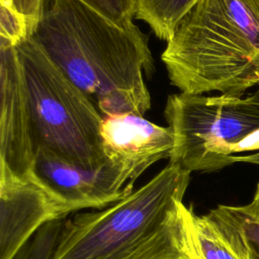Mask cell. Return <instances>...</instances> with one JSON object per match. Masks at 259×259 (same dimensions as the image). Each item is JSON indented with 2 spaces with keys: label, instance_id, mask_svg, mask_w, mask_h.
Segmentation results:
<instances>
[{
  "label": "cell",
  "instance_id": "cell-1",
  "mask_svg": "<svg viewBox=\"0 0 259 259\" xmlns=\"http://www.w3.org/2000/svg\"><path fill=\"white\" fill-rule=\"evenodd\" d=\"M31 36L102 117L150 109L144 70L153 59L135 23L120 26L81 0H50Z\"/></svg>",
  "mask_w": 259,
  "mask_h": 259
},
{
  "label": "cell",
  "instance_id": "cell-2",
  "mask_svg": "<svg viewBox=\"0 0 259 259\" xmlns=\"http://www.w3.org/2000/svg\"><path fill=\"white\" fill-rule=\"evenodd\" d=\"M190 172L169 162L116 202L65 219L51 259H189Z\"/></svg>",
  "mask_w": 259,
  "mask_h": 259
},
{
  "label": "cell",
  "instance_id": "cell-3",
  "mask_svg": "<svg viewBox=\"0 0 259 259\" xmlns=\"http://www.w3.org/2000/svg\"><path fill=\"white\" fill-rule=\"evenodd\" d=\"M161 60L181 93L245 96L259 85V0H197Z\"/></svg>",
  "mask_w": 259,
  "mask_h": 259
},
{
  "label": "cell",
  "instance_id": "cell-4",
  "mask_svg": "<svg viewBox=\"0 0 259 259\" xmlns=\"http://www.w3.org/2000/svg\"><path fill=\"white\" fill-rule=\"evenodd\" d=\"M29 107L35 151L47 149L87 169L106 163L102 116L88 97L29 36L16 46Z\"/></svg>",
  "mask_w": 259,
  "mask_h": 259
},
{
  "label": "cell",
  "instance_id": "cell-5",
  "mask_svg": "<svg viewBox=\"0 0 259 259\" xmlns=\"http://www.w3.org/2000/svg\"><path fill=\"white\" fill-rule=\"evenodd\" d=\"M164 116L175 136L169 162L190 173L218 171L234 164L239 145L259 131V85L243 97L172 94Z\"/></svg>",
  "mask_w": 259,
  "mask_h": 259
},
{
  "label": "cell",
  "instance_id": "cell-6",
  "mask_svg": "<svg viewBox=\"0 0 259 259\" xmlns=\"http://www.w3.org/2000/svg\"><path fill=\"white\" fill-rule=\"evenodd\" d=\"M32 172L66 215L106 207L134 190L133 184H128L121 172L108 162L99 168L87 169L44 148L35 151Z\"/></svg>",
  "mask_w": 259,
  "mask_h": 259
},
{
  "label": "cell",
  "instance_id": "cell-7",
  "mask_svg": "<svg viewBox=\"0 0 259 259\" xmlns=\"http://www.w3.org/2000/svg\"><path fill=\"white\" fill-rule=\"evenodd\" d=\"M0 176H32L35 148L16 47L0 39Z\"/></svg>",
  "mask_w": 259,
  "mask_h": 259
},
{
  "label": "cell",
  "instance_id": "cell-8",
  "mask_svg": "<svg viewBox=\"0 0 259 259\" xmlns=\"http://www.w3.org/2000/svg\"><path fill=\"white\" fill-rule=\"evenodd\" d=\"M100 137L106 162L133 185L154 163L170 159L175 145V136L169 126L158 125L131 112L103 116Z\"/></svg>",
  "mask_w": 259,
  "mask_h": 259
},
{
  "label": "cell",
  "instance_id": "cell-9",
  "mask_svg": "<svg viewBox=\"0 0 259 259\" xmlns=\"http://www.w3.org/2000/svg\"><path fill=\"white\" fill-rule=\"evenodd\" d=\"M66 217L33 174L0 176V259H13L42 226Z\"/></svg>",
  "mask_w": 259,
  "mask_h": 259
},
{
  "label": "cell",
  "instance_id": "cell-10",
  "mask_svg": "<svg viewBox=\"0 0 259 259\" xmlns=\"http://www.w3.org/2000/svg\"><path fill=\"white\" fill-rule=\"evenodd\" d=\"M184 220L189 259H242L209 211L200 215L186 205Z\"/></svg>",
  "mask_w": 259,
  "mask_h": 259
},
{
  "label": "cell",
  "instance_id": "cell-11",
  "mask_svg": "<svg viewBox=\"0 0 259 259\" xmlns=\"http://www.w3.org/2000/svg\"><path fill=\"white\" fill-rule=\"evenodd\" d=\"M242 259H259V219L245 206L219 204L209 210Z\"/></svg>",
  "mask_w": 259,
  "mask_h": 259
},
{
  "label": "cell",
  "instance_id": "cell-12",
  "mask_svg": "<svg viewBox=\"0 0 259 259\" xmlns=\"http://www.w3.org/2000/svg\"><path fill=\"white\" fill-rule=\"evenodd\" d=\"M197 0H136L135 18L146 22L156 36L168 41Z\"/></svg>",
  "mask_w": 259,
  "mask_h": 259
},
{
  "label": "cell",
  "instance_id": "cell-13",
  "mask_svg": "<svg viewBox=\"0 0 259 259\" xmlns=\"http://www.w3.org/2000/svg\"><path fill=\"white\" fill-rule=\"evenodd\" d=\"M64 220L54 221L42 226L13 259H51Z\"/></svg>",
  "mask_w": 259,
  "mask_h": 259
},
{
  "label": "cell",
  "instance_id": "cell-14",
  "mask_svg": "<svg viewBox=\"0 0 259 259\" xmlns=\"http://www.w3.org/2000/svg\"><path fill=\"white\" fill-rule=\"evenodd\" d=\"M29 37L26 24L9 0H0V39L17 46Z\"/></svg>",
  "mask_w": 259,
  "mask_h": 259
},
{
  "label": "cell",
  "instance_id": "cell-15",
  "mask_svg": "<svg viewBox=\"0 0 259 259\" xmlns=\"http://www.w3.org/2000/svg\"><path fill=\"white\" fill-rule=\"evenodd\" d=\"M120 26L133 24L136 0H81Z\"/></svg>",
  "mask_w": 259,
  "mask_h": 259
},
{
  "label": "cell",
  "instance_id": "cell-16",
  "mask_svg": "<svg viewBox=\"0 0 259 259\" xmlns=\"http://www.w3.org/2000/svg\"><path fill=\"white\" fill-rule=\"evenodd\" d=\"M15 11L24 20L28 35L31 36L40 17L45 0H9Z\"/></svg>",
  "mask_w": 259,
  "mask_h": 259
},
{
  "label": "cell",
  "instance_id": "cell-17",
  "mask_svg": "<svg viewBox=\"0 0 259 259\" xmlns=\"http://www.w3.org/2000/svg\"><path fill=\"white\" fill-rule=\"evenodd\" d=\"M244 206L248 210V212H250L252 215L259 219V182L257 184L253 199L249 204H246Z\"/></svg>",
  "mask_w": 259,
  "mask_h": 259
},
{
  "label": "cell",
  "instance_id": "cell-18",
  "mask_svg": "<svg viewBox=\"0 0 259 259\" xmlns=\"http://www.w3.org/2000/svg\"><path fill=\"white\" fill-rule=\"evenodd\" d=\"M234 162H245V163H251V164H257L259 165V152L245 155V156H235Z\"/></svg>",
  "mask_w": 259,
  "mask_h": 259
}]
</instances>
